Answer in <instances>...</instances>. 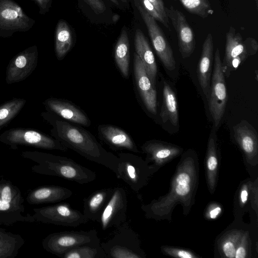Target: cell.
I'll list each match as a JSON object with an SVG mask.
<instances>
[{
  "label": "cell",
  "mask_w": 258,
  "mask_h": 258,
  "mask_svg": "<svg viewBox=\"0 0 258 258\" xmlns=\"http://www.w3.org/2000/svg\"><path fill=\"white\" fill-rule=\"evenodd\" d=\"M134 68L138 88L144 105L150 113L155 115L157 113V92L141 59L136 53L134 54Z\"/></svg>",
  "instance_id": "ac0fdd59"
},
{
  "label": "cell",
  "mask_w": 258,
  "mask_h": 258,
  "mask_svg": "<svg viewBox=\"0 0 258 258\" xmlns=\"http://www.w3.org/2000/svg\"><path fill=\"white\" fill-rule=\"evenodd\" d=\"M222 211L221 206L218 204H213L209 207L206 213L207 217L210 219H216Z\"/></svg>",
  "instance_id": "ab89813d"
},
{
  "label": "cell",
  "mask_w": 258,
  "mask_h": 258,
  "mask_svg": "<svg viewBox=\"0 0 258 258\" xmlns=\"http://www.w3.org/2000/svg\"><path fill=\"white\" fill-rule=\"evenodd\" d=\"M95 12L98 15L104 13L106 7L104 2L101 0H84Z\"/></svg>",
  "instance_id": "f35d334b"
},
{
  "label": "cell",
  "mask_w": 258,
  "mask_h": 258,
  "mask_svg": "<svg viewBox=\"0 0 258 258\" xmlns=\"http://www.w3.org/2000/svg\"><path fill=\"white\" fill-rule=\"evenodd\" d=\"M38 56L37 46L34 45L13 57L6 70L7 83L12 84L18 83L27 78L37 67Z\"/></svg>",
  "instance_id": "5bb4252c"
},
{
  "label": "cell",
  "mask_w": 258,
  "mask_h": 258,
  "mask_svg": "<svg viewBox=\"0 0 258 258\" xmlns=\"http://www.w3.org/2000/svg\"><path fill=\"white\" fill-rule=\"evenodd\" d=\"M0 141L12 148L18 145L66 152L68 148L55 138L37 131L22 128L7 130L0 135Z\"/></svg>",
  "instance_id": "ba28073f"
},
{
  "label": "cell",
  "mask_w": 258,
  "mask_h": 258,
  "mask_svg": "<svg viewBox=\"0 0 258 258\" xmlns=\"http://www.w3.org/2000/svg\"><path fill=\"white\" fill-rule=\"evenodd\" d=\"M258 50L257 41L252 37L243 40L242 36L233 27L226 34L225 53L222 68L225 76L228 78L249 56Z\"/></svg>",
  "instance_id": "5b68a950"
},
{
  "label": "cell",
  "mask_w": 258,
  "mask_h": 258,
  "mask_svg": "<svg viewBox=\"0 0 258 258\" xmlns=\"http://www.w3.org/2000/svg\"><path fill=\"white\" fill-rule=\"evenodd\" d=\"M114 58L122 74L127 77L130 60L129 39L126 30L123 28L115 47Z\"/></svg>",
  "instance_id": "83f0119b"
},
{
  "label": "cell",
  "mask_w": 258,
  "mask_h": 258,
  "mask_svg": "<svg viewBox=\"0 0 258 258\" xmlns=\"http://www.w3.org/2000/svg\"><path fill=\"white\" fill-rule=\"evenodd\" d=\"M214 43L209 33L202 46L201 57L197 67V76L203 92L208 99L211 85L212 64L214 60Z\"/></svg>",
  "instance_id": "d6986e66"
},
{
  "label": "cell",
  "mask_w": 258,
  "mask_h": 258,
  "mask_svg": "<svg viewBox=\"0 0 258 258\" xmlns=\"http://www.w3.org/2000/svg\"><path fill=\"white\" fill-rule=\"evenodd\" d=\"M35 3L39 9L40 14L48 12L51 7L52 0H32Z\"/></svg>",
  "instance_id": "b9f144b4"
},
{
  "label": "cell",
  "mask_w": 258,
  "mask_h": 258,
  "mask_svg": "<svg viewBox=\"0 0 258 258\" xmlns=\"http://www.w3.org/2000/svg\"><path fill=\"white\" fill-rule=\"evenodd\" d=\"M46 108L64 119L84 126H89L87 116L79 108L67 101L56 98H48L43 103Z\"/></svg>",
  "instance_id": "7402d4cb"
},
{
  "label": "cell",
  "mask_w": 258,
  "mask_h": 258,
  "mask_svg": "<svg viewBox=\"0 0 258 258\" xmlns=\"http://www.w3.org/2000/svg\"><path fill=\"white\" fill-rule=\"evenodd\" d=\"M139 1L143 9L156 21L161 23L167 29H170L169 23L165 20L149 0H139Z\"/></svg>",
  "instance_id": "d590c367"
},
{
  "label": "cell",
  "mask_w": 258,
  "mask_h": 258,
  "mask_svg": "<svg viewBox=\"0 0 258 258\" xmlns=\"http://www.w3.org/2000/svg\"><path fill=\"white\" fill-rule=\"evenodd\" d=\"M134 1L147 27L153 45L159 59L167 70L173 71L176 67L174 53L162 30L156 21L143 9L139 0Z\"/></svg>",
  "instance_id": "8fae6325"
},
{
  "label": "cell",
  "mask_w": 258,
  "mask_h": 258,
  "mask_svg": "<svg viewBox=\"0 0 258 258\" xmlns=\"http://www.w3.org/2000/svg\"><path fill=\"white\" fill-rule=\"evenodd\" d=\"M216 131L212 128L208 139L205 160V174L208 189L213 194L218 182L220 152Z\"/></svg>",
  "instance_id": "ffe728a7"
},
{
  "label": "cell",
  "mask_w": 258,
  "mask_h": 258,
  "mask_svg": "<svg viewBox=\"0 0 258 258\" xmlns=\"http://www.w3.org/2000/svg\"><path fill=\"white\" fill-rule=\"evenodd\" d=\"M161 250L165 255L174 257L197 258L199 256L189 249L168 246H162Z\"/></svg>",
  "instance_id": "e575fe53"
},
{
  "label": "cell",
  "mask_w": 258,
  "mask_h": 258,
  "mask_svg": "<svg viewBox=\"0 0 258 258\" xmlns=\"http://www.w3.org/2000/svg\"><path fill=\"white\" fill-rule=\"evenodd\" d=\"M35 22L14 0H0V37L28 31Z\"/></svg>",
  "instance_id": "30bf717a"
},
{
  "label": "cell",
  "mask_w": 258,
  "mask_h": 258,
  "mask_svg": "<svg viewBox=\"0 0 258 258\" xmlns=\"http://www.w3.org/2000/svg\"><path fill=\"white\" fill-rule=\"evenodd\" d=\"M234 140L242 151L246 165L257 166L258 163V136L254 127L245 120L233 127Z\"/></svg>",
  "instance_id": "9a60e30c"
},
{
  "label": "cell",
  "mask_w": 258,
  "mask_h": 258,
  "mask_svg": "<svg viewBox=\"0 0 258 258\" xmlns=\"http://www.w3.org/2000/svg\"><path fill=\"white\" fill-rule=\"evenodd\" d=\"M127 203L125 189L119 186L113 187L98 221L103 230L117 228L126 221Z\"/></svg>",
  "instance_id": "4fadbf2b"
},
{
  "label": "cell",
  "mask_w": 258,
  "mask_h": 258,
  "mask_svg": "<svg viewBox=\"0 0 258 258\" xmlns=\"http://www.w3.org/2000/svg\"><path fill=\"white\" fill-rule=\"evenodd\" d=\"M121 2H122V3H127V0H120Z\"/></svg>",
  "instance_id": "bcb514c9"
},
{
  "label": "cell",
  "mask_w": 258,
  "mask_h": 258,
  "mask_svg": "<svg viewBox=\"0 0 258 258\" xmlns=\"http://www.w3.org/2000/svg\"><path fill=\"white\" fill-rule=\"evenodd\" d=\"M160 115L163 122L169 121L173 126L179 124L178 104L176 95L170 85L163 83V104Z\"/></svg>",
  "instance_id": "484cf974"
},
{
  "label": "cell",
  "mask_w": 258,
  "mask_h": 258,
  "mask_svg": "<svg viewBox=\"0 0 258 258\" xmlns=\"http://www.w3.org/2000/svg\"><path fill=\"white\" fill-rule=\"evenodd\" d=\"M166 15L176 32L179 52L184 58L190 56L196 47L194 32L188 23L185 16L173 7H165Z\"/></svg>",
  "instance_id": "e0dca14e"
},
{
  "label": "cell",
  "mask_w": 258,
  "mask_h": 258,
  "mask_svg": "<svg viewBox=\"0 0 258 258\" xmlns=\"http://www.w3.org/2000/svg\"><path fill=\"white\" fill-rule=\"evenodd\" d=\"M135 47L136 53L141 59L147 75L155 87L157 74V64L147 39L140 29H137L136 30Z\"/></svg>",
  "instance_id": "603a6c76"
},
{
  "label": "cell",
  "mask_w": 258,
  "mask_h": 258,
  "mask_svg": "<svg viewBox=\"0 0 258 258\" xmlns=\"http://www.w3.org/2000/svg\"><path fill=\"white\" fill-rule=\"evenodd\" d=\"M252 180L247 179L241 182L236 193L234 213L235 216H241L250 204V189Z\"/></svg>",
  "instance_id": "1f68e13d"
},
{
  "label": "cell",
  "mask_w": 258,
  "mask_h": 258,
  "mask_svg": "<svg viewBox=\"0 0 258 258\" xmlns=\"http://www.w3.org/2000/svg\"><path fill=\"white\" fill-rule=\"evenodd\" d=\"M13 191L9 185H0V200L14 204Z\"/></svg>",
  "instance_id": "74e56055"
},
{
  "label": "cell",
  "mask_w": 258,
  "mask_h": 258,
  "mask_svg": "<svg viewBox=\"0 0 258 258\" xmlns=\"http://www.w3.org/2000/svg\"><path fill=\"white\" fill-rule=\"evenodd\" d=\"M154 6L157 12L163 17L165 20L169 23V19L165 12V7L163 0H149Z\"/></svg>",
  "instance_id": "60d3db41"
},
{
  "label": "cell",
  "mask_w": 258,
  "mask_h": 258,
  "mask_svg": "<svg viewBox=\"0 0 258 258\" xmlns=\"http://www.w3.org/2000/svg\"><path fill=\"white\" fill-rule=\"evenodd\" d=\"M107 258H145L138 233L126 221L115 228L111 236L101 242Z\"/></svg>",
  "instance_id": "277c9868"
},
{
  "label": "cell",
  "mask_w": 258,
  "mask_h": 258,
  "mask_svg": "<svg viewBox=\"0 0 258 258\" xmlns=\"http://www.w3.org/2000/svg\"><path fill=\"white\" fill-rule=\"evenodd\" d=\"M72 191L66 187L50 185L34 190L28 197V201L31 204H42L59 202L70 198Z\"/></svg>",
  "instance_id": "d4e9b609"
},
{
  "label": "cell",
  "mask_w": 258,
  "mask_h": 258,
  "mask_svg": "<svg viewBox=\"0 0 258 258\" xmlns=\"http://www.w3.org/2000/svg\"><path fill=\"white\" fill-rule=\"evenodd\" d=\"M244 232L238 229L227 231L218 241L219 253L222 257L234 258L238 243Z\"/></svg>",
  "instance_id": "f546056e"
},
{
  "label": "cell",
  "mask_w": 258,
  "mask_h": 258,
  "mask_svg": "<svg viewBox=\"0 0 258 258\" xmlns=\"http://www.w3.org/2000/svg\"><path fill=\"white\" fill-rule=\"evenodd\" d=\"M118 158L116 177L121 179L139 195L155 172L145 160L134 154L121 152L118 154Z\"/></svg>",
  "instance_id": "8992f818"
},
{
  "label": "cell",
  "mask_w": 258,
  "mask_h": 258,
  "mask_svg": "<svg viewBox=\"0 0 258 258\" xmlns=\"http://www.w3.org/2000/svg\"><path fill=\"white\" fill-rule=\"evenodd\" d=\"M120 16L117 14H114L112 17V21L114 23L117 22L119 19Z\"/></svg>",
  "instance_id": "ee69618b"
},
{
  "label": "cell",
  "mask_w": 258,
  "mask_h": 258,
  "mask_svg": "<svg viewBox=\"0 0 258 258\" xmlns=\"http://www.w3.org/2000/svg\"><path fill=\"white\" fill-rule=\"evenodd\" d=\"M98 133L101 139L112 150H127L139 153L140 151L132 138L124 131L111 125H100Z\"/></svg>",
  "instance_id": "44dd1931"
},
{
  "label": "cell",
  "mask_w": 258,
  "mask_h": 258,
  "mask_svg": "<svg viewBox=\"0 0 258 258\" xmlns=\"http://www.w3.org/2000/svg\"><path fill=\"white\" fill-rule=\"evenodd\" d=\"M26 101L22 98H15L0 105V129L7 125L22 110Z\"/></svg>",
  "instance_id": "4dcf8cb0"
},
{
  "label": "cell",
  "mask_w": 258,
  "mask_h": 258,
  "mask_svg": "<svg viewBox=\"0 0 258 258\" xmlns=\"http://www.w3.org/2000/svg\"><path fill=\"white\" fill-rule=\"evenodd\" d=\"M8 243L7 240L0 239V257L1 254H6L8 253Z\"/></svg>",
  "instance_id": "7bdbcfd3"
},
{
  "label": "cell",
  "mask_w": 258,
  "mask_h": 258,
  "mask_svg": "<svg viewBox=\"0 0 258 258\" xmlns=\"http://www.w3.org/2000/svg\"><path fill=\"white\" fill-rule=\"evenodd\" d=\"M109 1L117 6L119 5V2H118V0H109Z\"/></svg>",
  "instance_id": "f6af8a7d"
},
{
  "label": "cell",
  "mask_w": 258,
  "mask_h": 258,
  "mask_svg": "<svg viewBox=\"0 0 258 258\" xmlns=\"http://www.w3.org/2000/svg\"><path fill=\"white\" fill-rule=\"evenodd\" d=\"M39 172L56 176L81 184L93 181L96 173L71 158L45 153L35 152Z\"/></svg>",
  "instance_id": "3957f363"
},
{
  "label": "cell",
  "mask_w": 258,
  "mask_h": 258,
  "mask_svg": "<svg viewBox=\"0 0 258 258\" xmlns=\"http://www.w3.org/2000/svg\"><path fill=\"white\" fill-rule=\"evenodd\" d=\"M170 184L169 191L141 209L146 218L170 221L176 206L180 205L182 213L187 215L195 204L199 180V162L197 152L188 149L181 155Z\"/></svg>",
  "instance_id": "6da1fadb"
},
{
  "label": "cell",
  "mask_w": 258,
  "mask_h": 258,
  "mask_svg": "<svg viewBox=\"0 0 258 258\" xmlns=\"http://www.w3.org/2000/svg\"><path fill=\"white\" fill-rule=\"evenodd\" d=\"M34 211L38 221L58 226L76 227L89 221L79 210L66 203L36 209Z\"/></svg>",
  "instance_id": "7c38bea8"
},
{
  "label": "cell",
  "mask_w": 258,
  "mask_h": 258,
  "mask_svg": "<svg viewBox=\"0 0 258 258\" xmlns=\"http://www.w3.org/2000/svg\"><path fill=\"white\" fill-rule=\"evenodd\" d=\"M178 1L189 13L202 18H206L214 13L209 0Z\"/></svg>",
  "instance_id": "d6a6232c"
},
{
  "label": "cell",
  "mask_w": 258,
  "mask_h": 258,
  "mask_svg": "<svg viewBox=\"0 0 258 258\" xmlns=\"http://www.w3.org/2000/svg\"><path fill=\"white\" fill-rule=\"evenodd\" d=\"M42 116L52 125V136L68 149L87 160L100 164L118 174V158L106 151L95 138L84 129L74 126L52 114L43 113Z\"/></svg>",
  "instance_id": "7a4b0ae2"
},
{
  "label": "cell",
  "mask_w": 258,
  "mask_h": 258,
  "mask_svg": "<svg viewBox=\"0 0 258 258\" xmlns=\"http://www.w3.org/2000/svg\"><path fill=\"white\" fill-rule=\"evenodd\" d=\"M113 188L98 189L92 193L83 200V214L89 220L97 222L101 213L110 199Z\"/></svg>",
  "instance_id": "cb8c5ba5"
},
{
  "label": "cell",
  "mask_w": 258,
  "mask_h": 258,
  "mask_svg": "<svg viewBox=\"0 0 258 258\" xmlns=\"http://www.w3.org/2000/svg\"><path fill=\"white\" fill-rule=\"evenodd\" d=\"M100 241L95 229L88 231H65L48 235L43 241L48 252L60 256L68 250L81 245Z\"/></svg>",
  "instance_id": "9c48e42d"
},
{
  "label": "cell",
  "mask_w": 258,
  "mask_h": 258,
  "mask_svg": "<svg viewBox=\"0 0 258 258\" xmlns=\"http://www.w3.org/2000/svg\"><path fill=\"white\" fill-rule=\"evenodd\" d=\"M61 258H107L100 241L84 244L72 248L60 256Z\"/></svg>",
  "instance_id": "f1b7e54d"
},
{
  "label": "cell",
  "mask_w": 258,
  "mask_h": 258,
  "mask_svg": "<svg viewBox=\"0 0 258 258\" xmlns=\"http://www.w3.org/2000/svg\"><path fill=\"white\" fill-rule=\"evenodd\" d=\"M73 43L72 31L63 20L56 25L55 34V51L58 59H62L71 50Z\"/></svg>",
  "instance_id": "4316f807"
},
{
  "label": "cell",
  "mask_w": 258,
  "mask_h": 258,
  "mask_svg": "<svg viewBox=\"0 0 258 258\" xmlns=\"http://www.w3.org/2000/svg\"><path fill=\"white\" fill-rule=\"evenodd\" d=\"M250 205L257 216V178L252 181L250 189Z\"/></svg>",
  "instance_id": "8d00e7d4"
},
{
  "label": "cell",
  "mask_w": 258,
  "mask_h": 258,
  "mask_svg": "<svg viewBox=\"0 0 258 258\" xmlns=\"http://www.w3.org/2000/svg\"><path fill=\"white\" fill-rule=\"evenodd\" d=\"M141 149L146 155L145 160L155 172L183 152V149L180 146L159 140L147 141Z\"/></svg>",
  "instance_id": "2e32d148"
},
{
  "label": "cell",
  "mask_w": 258,
  "mask_h": 258,
  "mask_svg": "<svg viewBox=\"0 0 258 258\" xmlns=\"http://www.w3.org/2000/svg\"><path fill=\"white\" fill-rule=\"evenodd\" d=\"M251 241L248 231H244L236 248L235 258L251 257Z\"/></svg>",
  "instance_id": "836d02e7"
},
{
  "label": "cell",
  "mask_w": 258,
  "mask_h": 258,
  "mask_svg": "<svg viewBox=\"0 0 258 258\" xmlns=\"http://www.w3.org/2000/svg\"><path fill=\"white\" fill-rule=\"evenodd\" d=\"M213 61L214 69L207 100L213 122V128L217 131L223 118L228 99L225 76L222 70L219 48L215 51Z\"/></svg>",
  "instance_id": "52a82bcc"
}]
</instances>
